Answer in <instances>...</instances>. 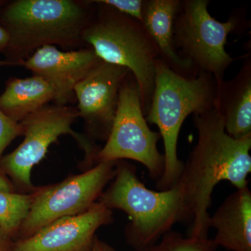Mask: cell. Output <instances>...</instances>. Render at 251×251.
<instances>
[{
    "label": "cell",
    "instance_id": "cell-1",
    "mask_svg": "<svg viewBox=\"0 0 251 251\" xmlns=\"http://www.w3.org/2000/svg\"><path fill=\"white\" fill-rule=\"evenodd\" d=\"M198 141L178 181L192 224L189 237L208 238V213L216 185L227 181L237 189L249 186L251 173V133L236 139L226 132L224 120L215 108L193 116Z\"/></svg>",
    "mask_w": 251,
    "mask_h": 251
},
{
    "label": "cell",
    "instance_id": "cell-2",
    "mask_svg": "<svg viewBox=\"0 0 251 251\" xmlns=\"http://www.w3.org/2000/svg\"><path fill=\"white\" fill-rule=\"evenodd\" d=\"M93 0H13L0 8V25L9 33L5 60L21 66L43 46L74 50L87 47L83 33L93 17Z\"/></svg>",
    "mask_w": 251,
    "mask_h": 251
},
{
    "label": "cell",
    "instance_id": "cell-3",
    "mask_svg": "<svg viewBox=\"0 0 251 251\" xmlns=\"http://www.w3.org/2000/svg\"><path fill=\"white\" fill-rule=\"evenodd\" d=\"M99 202L128 215L126 239L136 251H148L175 224L190 219L179 183L166 191L149 189L138 179L136 168L126 160L116 162L115 176Z\"/></svg>",
    "mask_w": 251,
    "mask_h": 251
},
{
    "label": "cell",
    "instance_id": "cell-4",
    "mask_svg": "<svg viewBox=\"0 0 251 251\" xmlns=\"http://www.w3.org/2000/svg\"><path fill=\"white\" fill-rule=\"evenodd\" d=\"M216 81L207 73L183 77L171 70L159 59L156 63V78L147 122L158 126L164 145V169L157 181L159 191L177 184L184 163L177 155L180 130L190 115H199L214 109Z\"/></svg>",
    "mask_w": 251,
    "mask_h": 251
},
{
    "label": "cell",
    "instance_id": "cell-5",
    "mask_svg": "<svg viewBox=\"0 0 251 251\" xmlns=\"http://www.w3.org/2000/svg\"><path fill=\"white\" fill-rule=\"evenodd\" d=\"M93 1L96 9L84 31V42L103 62L129 71L138 84L145 117L152 99L159 59L156 46L141 23L98 0Z\"/></svg>",
    "mask_w": 251,
    "mask_h": 251
},
{
    "label": "cell",
    "instance_id": "cell-6",
    "mask_svg": "<svg viewBox=\"0 0 251 251\" xmlns=\"http://www.w3.org/2000/svg\"><path fill=\"white\" fill-rule=\"evenodd\" d=\"M209 4V0L181 1L173 25V39L181 58L198 73H207L219 81L237 59L226 51L227 37L231 33L244 32L247 21L243 10L238 9L227 22H219L208 11Z\"/></svg>",
    "mask_w": 251,
    "mask_h": 251
},
{
    "label": "cell",
    "instance_id": "cell-7",
    "mask_svg": "<svg viewBox=\"0 0 251 251\" xmlns=\"http://www.w3.org/2000/svg\"><path fill=\"white\" fill-rule=\"evenodd\" d=\"M80 117L77 108L47 105L20 122L24 140L14 151L0 159V171L11 178L22 193L34 192L32 168L45 157L48 150L63 135H70L85 152V161L95 162L99 148L87 135L76 133L72 125Z\"/></svg>",
    "mask_w": 251,
    "mask_h": 251
},
{
    "label": "cell",
    "instance_id": "cell-8",
    "mask_svg": "<svg viewBox=\"0 0 251 251\" xmlns=\"http://www.w3.org/2000/svg\"><path fill=\"white\" fill-rule=\"evenodd\" d=\"M159 133L150 129L142 110L138 84L130 74L122 84L111 130L96 163L133 160L146 167L153 178L159 179L164 169V156L158 151Z\"/></svg>",
    "mask_w": 251,
    "mask_h": 251
},
{
    "label": "cell",
    "instance_id": "cell-9",
    "mask_svg": "<svg viewBox=\"0 0 251 251\" xmlns=\"http://www.w3.org/2000/svg\"><path fill=\"white\" fill-rule=\"evenodd\" d=\"M116 162H100L61 182L36 188L30 210L20 227L17 239L30 237L57 220L78 215L90 209L115 176Z\"/></svg>",
    "mask_w": 251,
    "mask_h": 251
},
{
    "label": "cell",
    "instance_id": "cell-10",
    "mask_svg": "<svg viewBox=\"0 0 251 251\" xmlns=\"http://www.w3.org/2000/svg\"><path fill=\"white\" fill-rule=\"evenodd\" d=\"M130 74L121 66L102 62L74 87L77 111L91 140L108 139L124 81Z\"/></svg>",
    "mask_w": 251,
    "mask_h": 251
},
{
    "label": "cell",
    "instance_id": "cell-11",
    "mask_svg": "<svg viewBox=\"0 0 251 251\" xmlns=\"http://www.w3.org/2000/svg\"><path fill=\"white\" fill-rule=\"evenodd\" d=\"M113 221L112 211L98 201L82 214L62 218L30 237L16 239L10 251H90L97 231Z\"/></svg>",
    "mask_w": 251,
    "mask_h": 251
},
{
    "label": "cell",
    "instance_id": "cell-12",
    "mask_svg": "<svg viewBox=\"0 0 251 251\" xmlns=\"http://www.w3.org/2000/svg\"><path fill=\"white\" fill-rule=\"evenodd\" d=\"M102 62L90 47L62 51L56 46H45L36 50L21 67L52 84L59 92V105H67L75 98V85Z\"/></svg>",
    "mask_w": 251,
    "mask_h": 251
},
{
    "label": "cell",
    "instance_id": "cell-13",
    "mask_svg": "<svg viewBox=\"0 0 251 251\" xmlns=\"http://www.w3.org/2000/svg\"><path fill=\"white\" fill-rule=\"evenodd\" d=\"M216 111L224 120L225 130L239 139L251 133V56L244 57L239 72L227 81H216Z\"/></svg>",
    "mask_w": 251,
    "mask_h": 251
},
{
    "label": "cell",
    "instance_id": "cell-14",
    "mask_svg": "<svg viewBox=\"0 0 251 251\" xmlns=\"http://www.w3.org/2000/svg\"><path fill=\"white\" fill-rule=\"evenodd\" d=\"M181 0H145L143 25L156 46L159 59L171 70L183 77L199 74L175 49L173 25Z\"/></svg>",
    "mask_w": 251,
    "mask_h": 251
},
{
    "label": "cell",
    "instance_id": "cell-15",
    "mask_svg": "<svg viewBox=\"0 0 251 251\" xmlns=\"http://www.w3.org/2000/svg\"><path fill=\"white\" fill-rule=\"evenodd\" d=\"M216 230L218 247L230 251H251V191L237 189L225 200L209 219Z\"/></svg>",
    "mask_w": 251,
    "mask_h": 251
},
{
    "label": "cell",
    "instance_id": "cell-16",
    "mask_svg": "<svg viewBox=\"0 0 251 251\" xmlns=\"http://www.w3.org/2000/svg\"><path fill=\"white\" fill-rule=\"evenodd\" d=\"M55 87L44 77L33 75L26 78L10 77L0 95V110L16 123L54 102L59 105Z\"/></svg>",
    "mask_w": 251,
    "mask_h": 251
},
{
    "label": "cell",
    "instance_id": "cell-17",
    "mask_svg": "<svg viewBox=\"0 0 251 251\" xmlns=\"http://www.w3.org/2000/svg\"><path fill=\"white\" fill-rule=\"evenodd\" d=\"M34 200V193L6 192L0 190V229L12 239L17 237Z\"/></svg>",
    "mask_w": 251,
    "mask_h": 251
},
{
    "label": "cell",
    "instance_id": "cell-18",
    "mask_svg": "<svg viewBox=\"0 0 251 251\" xmlns=\"http://www.w3.org/2000/svg\"><path fill=\"white\" fill-rule=\"evenodd\" d=\"M218 248L213 239L185 238L179 232L171 230L148 251H215Z\"/></svg>",
    "mask_w": 251,
    "mask_h": 251
},
{
    "label": "cell",
    "instance_id": "cell-19",
    "mask_svg": "<svg viewBox=\"0 0 251 251\" xmlns=\"http://www.w3.org/2000/svg\"><path fill=\"white\" fill-rule=\"evenodd\" d=\"M22 127L0 110V159L6 148L18 136H22Z\"/></svg>",
    "mask_w": 251,
    "mask_h": 251
},
{
    "label": "cell",
    "instance_id": "cell-20",
    "mask_svg": "<svg viewBox=\"0 0 251 251\" xmlns=\"http://www.w3.org/2000/svg\"><path fill=\"white\" fill-rule=\"evenodd\" d=\"M99 2L117 10L122 14L136 20L143 21L145 0H98Z\"/></svg>",
    "mask_w": 251,
    "mask_h": 251
},
{
    "label": "cell",
    "instance_id": "cell-21",
    "mask_svg": "<svg viewBox=\"0 0 251 251\" xmlns=\"http://www.w3.org/2000/svg\"><path fill=\"white\" fill-rule=\"evenodd\" d=\"M10 43V36L8 31L0 25V52L6 53Z\"/></svg>",
    "mask_w": 251,
    "mask_h": 251
},
{
    "label": "cell",
    "instance_id": "cell-22",
    "mask_svg": "<svg viewBox=\"0 0 251 251\" xmlns=\"http://www.w3.org/2000/svg\"><path fill=\"white\" fill-rule=\"evenodd\" d=\"M90 251H116L113 247L106 242L100 240L98 237H96L94 240L93 247Z\"/></svg>",
    "mask_w": 251,
    "mask_h": 251
},
{
    "label": "cell",
    "instance_id": "cell-23",
    "mask_svg": "<svg viewBox=\"0 0 251 251\" xmlns=\"http://www.w3.org/2000/svg\"><path fill=\"white\" fill-rule=\"evenodd\" d=\"M13 184L10 182L6 175L0 172V190L6 192H14Z\"/></svg>",
    "mask_w": 251,
    "mask_h": 251
},
{
    "label": "cell",
    "instance_id": "cell-24",
    "mask_svg": "<svg viewBox=\"0 0 251 251\" xmlns=\"http://www.w3.org/2000/svg\"><path fill=\"white\" fill-rule=\"evenodd\" d=\"M11 239L0 229V251H10L12 244Z\"/></svg>",
    "mask_w": 251,
    "mask_h": 251
},
{
    "label": "cell",
    "instance_id": "cell-25",
    "mask_svg": "<svg viewBox=\"0 0 251 251\" xmlns=\"http://www.w3.org/2000/svg\"><path fill=\"white\" fill-rule=\"evenodd\" d=\"M11 67V65L9 62L4 59V60H0V67Z\"/></svg>",
    "mask_w": 251,
    "mask_h": 251
},
{
    "label": "cell",
    "instance_id": "cell-26",
    "mask_svg": "<svg viewBox=\"0 0 251 251\" xmlns=\"http://www.w3.org/2000/svg\"><path fill=\"white\" fill-rule=\"evenodd\" d=\"M5 1H1V0H0V8L4 5Z\"/></svg>",
    "mask_w": 251,
    "mask_h": 251
}]
</instances>
